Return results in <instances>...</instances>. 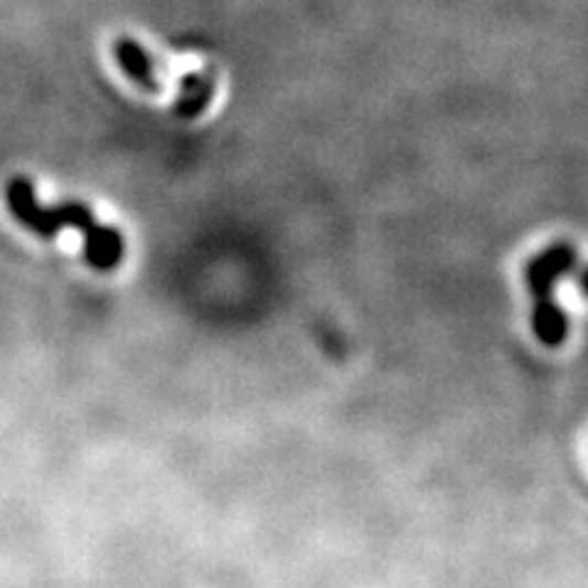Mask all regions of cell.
Returning <instances> with one entry per match:
<instances>
[{
  "instance_id": "obj_6",
  "label": "cell",
  "mask_w": 588,
  "mask_h": 588,
  "mask_svg": "<svg viewBox=\"0 0 588 588\" xmlns=\"http://www.w3.org/2000/svg\"><path fill=\"white\" fill-rule=\"evenodd\" d=\"M532 329L545 346H559L569 334V319L554 297H539L532 307Z\"/></svg>"
},
{
  "instance_id": "obj_2",
  "label": "cell",
  "mask_w": 588,
  "mask_h": 588,
  "mask_svg": "<svg viewBox=\"0 0 588 588\" xmlns=\"http://www.w3.org/2000/svg\"><path fill=\"white\" fill-rule=\"evenodd\" d=\"M576 260H579V253L569 243H554V246L537 253L525 265V282L532 297H554V287L559 285L564 275L576 268Z\"/></svg>"
},
{
  "instance_id": "obj_4",
  "label": "cell",
  "mask_w": 588,
  "mask_h": 588,
  "mask_svg": "<svg viewBox=\"0 0 588 588\" xmlns=\"http://www.w3.org/2000/svg\"><path fill=\"white\" fill-rule=\"evenodd\" d=\"M216 79L211 72H190L182 76L180 92L172 104V114L182 120H194L214 101Z\"/></svg>"
},
{
  "instance_id": "obj_1",
  "label": "cell",
  "mask_w": 588,
  "mask_h": 588,
  "mask_svg": "<svg viewBox=\"0 0 588 588\" xmlns=\"http://www.w3.org/2000/svg\"><path fill=\"white\" fill-rule=\"evenodd\" d=\"M6 196L13 216L22 226L30 228L32 233H38L40 238H54L64 228L57 214V206L52 209L42 206L38 202L35 186H32V182L25 180V177H15V180L8 184Z\"/></svg>"
},
{
  "instance_id": "obj_8",
  "label": "cell",
  "mask_w": 588,
  "mask_h": 588,
  "mask_svg": "<svg viewBox=\"0 0 588 588\" xmlns=\"http://www.w3.org/2000/svg\"><path fill=\"white\" fill-rule=\"evenodd\" d=\"M579 287H581V292L588 297V268L579 272Z\"/></svg>"
},
{
  "instance_id": "obj_5",
  "label": "cell",
  "mask_w": 588,
  "mask_h": 588,
  "mask_svg": "<svg viewBox=\"0 0 588 588\" xmlns=\"http://www.w3.org/2000/svg\"><path fill=\"white\" fill-rule=\"evenodd\" d=\"M114 57L130 82H136L146 92H160L152 60L142 44H138L132 38H120L114 44Z\"/></svg>"
},
{
  "instance_id": "obj_7",
  "label": "cell",
  "mask_w": 588,
  "mask_h": 588,
  "mask_svg": "<svg viewBox=\"0 0 588 588\" xmlns=\"http://www.w3.org/2000/svg\"><path fill=\"white\" fill-rule=\"evenodd\" d=\"M57 214H60V221H62L64 228H76V231L84 233L88 226L96 224L94 211L82 202H62L57 206Z\"/></svg>"
},
{
  "instance_id": "obj_3",
  "label": "cell",
  "mask_w": 588,
  "mask_h": 588,
  "mask_svg": "<svg viewBox=\"0 0 588 588\" xmlns=\"http://www.w3.org/2000/svg\"><path fill=\"white\" fill-rule=\"evenodd\" d=\"M126 240L124 233L114 226L92 224L84 231V255L86 263L96 270H114L124 260Z\"/></svg>"
}]
</instances>
